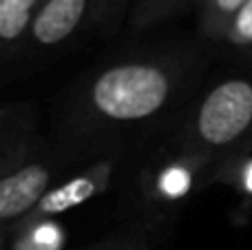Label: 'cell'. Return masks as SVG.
Masks as SVG:
<instances>
[{"label":"cell","mask_w":252,"mask_h":250,"mask_svg":"<svg viewBox=\"0 0 252 250\" xmlns=\"http://www.w3.org/2000/svg\"><path fill=\"white\" fill-rule=\"evenodd\" d=\"M223 182L230 184L235 190H239L244 197H252V153L235 157L230 162L221 164L215 171V184Z\"/></svg>","instance_id":"cell-13"},{"label":"cell","mask_w":252,"mask_h":250,"mask_svg":"<svg viewBox=\"0 0 252 250\" xmlns=\"http://www.w3.org/2000/svg\"><path fill=\"white\" fill-rule=\"evenodd\" d=\"M192 0H135V7L128 18L130 33H146L155 27L173 20L175 16L190 7Z\"/></svg>","instance_id":"cell-10"},{"label":"cell","mask_w":252,"mask_h":250,"mask_svg":"<svg viewBox=\"0 0 252 250\" xmlns=\"http://www.w3.org/2000/svg\"><path fill=\"white\" fill-rule=\"evenodd\" d=\"M95 0H47L29 27L20 66L56 60L80 35L93 31Z\"/></svg>","instance_id":"cell-6"},{"label":"cell","mask_w":252,"mask_h":250,"mask_svg":"<svg viewBox=\"0 0 252 250\" xmlns=\"http://www.w3.org/2000/svg\"><path fill=\"white\" fill-rule=\"evenodd\" d=\"M133 146H113L100 155L82 159L71 166L44 197L33 206V211L22 221H40V219H58L60 215L84 206L87 202L104 195L111 186H118L122 175L124 162ZM20 221V224H22ZM18 226V224H16Z\"/></svg>","instance_id":"cell-5"},{"label":"cell","mask_w":252,"mask_h":250,"mask_svg":"<svg viewBox=\"0 0 252 250\" xmlns=\"http://www.w3.org/2000/svg\"><path fill=\"white\" fill-rule=\"evenodd\" d=\"M168 135L215 168L252 153V66L201 87Z\"/></svg>","instance_id":"cell-4"},{"label":"cell","mask_w":252,"mask_h":250,"mask_svg":"<svg viewBox=\"0 0 252 250\" xmlns=\"http://www.w3.org/2000/svg\"><path fill=\"white\" fill-rule=\"evenodd\" d=\"M210 44L197 38L133 44L100 60L51 109V137L89 159L168 131L206 82Z\"/></svg>","instance_id":"cell-1"},{"label":"cell","mask_w":252,"mask_h":250,"mask_svg":"<svg viewBox=\"0 0 252 250\" xmlns=\"http://www.w3.org/2000/svg\"><path fill=\"white\" fill-rule=\"evenodd\" d=\"M82 159L42 133L40 111L31 102L0 109V237L20 224L49 188Z\"/></svg>","instance_id":"cell-3"},{"label":"cell","mask_w":252,"mask_h":250,"mask_svg":"<svg viewBox=\"0 0 252 250\" xmlns=\"http://www.w3.org/2000/svg\"><path fill=\"white\" fill-rule=\"evenodd\" d=\"M2 250H64L66 233L58 219L22 221L2 235Z\"/></svg>","instance_id":"cell-8"},{"label":"cell","mask_w":252,"mask_h":250,"mask_svg":"<svg viewBox=\"0 0 252 250\" xmlns=\"http://www.w3.org/2000/svg\"><path fill=\"white\" fill-rule=\"evenodd\" d=\"M217 168L188 153L168 131L135 144L118 180V211L124 224L137 226L164 244L188 204L215 184Z\"/></svg>","instance_id":"cell-2"},{"label":"cell","mask_w":252,"mask_h":250,"mask_svg":"<svg viewBox=\"0 0 252 250\" xmlns=\"http://www.w3.org/2000/svg\"><path fill=\"white\" fill-rule=\"evenodd\" d=\"M47 0H0V56L2 69H20L27 33Z\"/></svg>","instance_id":"cell-7"},{"label":"cell","mask_w":252,"mask_h":250,"mask_svg":"<svg viewBox=\"0 0 252 250\" xmlns=\"http://www.w3.org/2000/svg\"><path fill=\"white\" fill-rule=\"evenodd\" d=\"M135 0H95L93 9V31L100 38H113L122 25H128Z\"/></svg>","instance_id":"cell-11"},{"label":"cell","mask_w":252,"mask_h":250,"mask_svg":"<svg viewBox=\"0 0 252 250\" xmlns=\"http://www.w3.org/2000/svg\"><path fill=\"white\" fill-rule=\"evenodd\" d=\"M246 2L248 0H199L197 35L206 44H221Z\"/></svg>","instance_id":"cell-9"},{"label":"cell","mask_w":252,"mask_h":250,"mask_svg":"<svg viewBox=\"0 0 252 250\" xmlns=\"http://www.w3.org/2000/svg\"><path fill=\"white\" fill-rule=\"evenodd\" d=\"M221 44L237 53H252V0L244 4L239 16L232 20Z\"/></svg>","instance_id":"cell-14"},{"label":"cell","mask_w":252,"mask_h":250,"mask_svg":"<svg viewBox=\"0 0 252 250\" xmlns=\"http://www.w3.org/2000/svg\"><path fill=\"white\" fill-rule=\"evenodd\" d=\"M157 246H159V242L153 235H148L146 230L124 224L115 233L104 235L97 242L84 246L82 250H155Z\"/></svg>","instance_id":"cell-12"}]
</instances>
